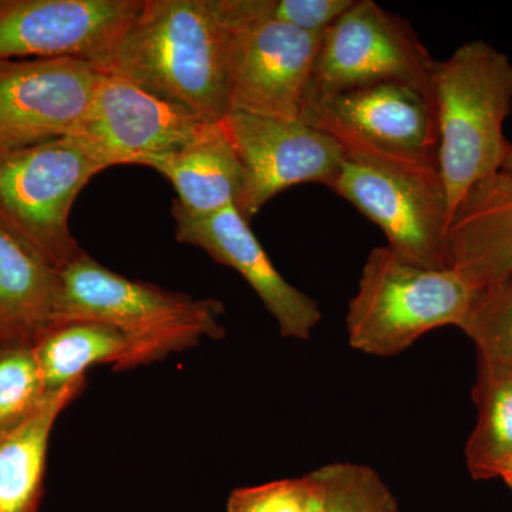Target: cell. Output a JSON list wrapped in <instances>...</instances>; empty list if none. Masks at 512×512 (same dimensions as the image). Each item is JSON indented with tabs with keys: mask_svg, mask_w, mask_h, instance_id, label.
Here are the masks:
<instances>
[{
	"mask_svg": "<svg viewBox=\"0 0 512 512\" xmlns=\"http://www.w3.org/2000/svg\"><path fill=\"white\" fill-rule=\"evenodd\" d=\"M228 29L215 0H144L94 66L208 123L231 113Z\"/></svg>",
	"mask_w": 512,
	"mask_h": 512,
	"instance_id": "obj_1",
	"label": "cell"
},
{
	"mask_svg": "<svg viewBox=\"0 0 512 512\" xmlns=\"http://www.w3.org/2000/svg\"><path fill=\"white\" fill-rule=\"evenodd\" d=\"M430 92L439 133V173L448 212L473 185L503 170L510 141L512 62L485 40H471L446 60H433Z\"/></svg>",
	"mask_w": 512,
	"mask_h": 512,
	"instance_id": "obj_2",
	"label": "cell"
},
{
	"mask_svg": "<svg viewBox=\"0 0 512 512\" xmlns=\"http://www.w3.org/2000/svg\"><path fill=\"white\" fill-rule=\"evenodd\" d=\"M477 289L454 269L412 264L389 247L367 256L359 288L349 303L350 346L390 357L444 326L463 328Z\"/></svg>",
	"mask_w": 512,
	"mask_h": 512,
	"instance_id": "obj_3",
	"label": "cell"
},
{
	"mask_svg": "<svg viewBox=\"0 0 512 512\" xmlns=\"http://www.w3.org/2000/svg\"><path fill=\"white\" fill-rule=\"evenodd\" d=\"M222 313L220 301L133 281L84 251L59 271L55 325L76 320L106 323L181 352L202 338H224Z\"/></svg>",
	"mask_w": 512,
	"mask_h": 512,
	"instance_id": "obj_4",
	"label": "cell"
},
{
	"mask_svg": "<svg viewBox=\"0 0 512 512\" xmlns=\"http://www.w3.org/2000/svg\"><path fill=\"white\" fill-rule=\"evenodd\" d=\"M103 170L76 137L0 147V224L60 271L83 252L69 227L74 201Z\"/></svg>",
	"mask_w": 512,
	"mask_h": 512,
	"instance_id": "obj_5",
	"label": "cell"
},
{
	"mask_svg": "<svg viewBox=\"0 0 512 512\" xmlns=\"http://www.w3.org/2000/svg\"><path fill=\"white\" fill-rule=\"evenodd\" d=\"M301 120L335 138L345 157L439 173L429 86L393 82L308 97Z\"/></svg>",
	"mask_w": 512,
	"mask_h": 512,
	"instance_id": "obj_6",
	"label": "cell"
},
{
	"mask_svg": "<svg viewBox=\"0 0 512 512\" xmlns=\"http://www.w3.org/2000/svg\"><path fill=\"white\" fill-rule=\"evenodd\" d=\"M228 29L231 111L299 120L320 35L249 15L242 0H215Z\"/></svg>",
	"mask_w": 512,
	"mask_h": 512,
	"instance_id": "obj_7",
	"label": "cell"
},
{
	"mask_svg": "<svg viewBox=\"0 0 512 512\" xmlns=\"http://www.w3.org/2000/svg\"><path fill=\"white\" fill-rule=\"evenodd\" d=\"M329 190L382 229L387 247L412 264L450 269L446 194L439 173L345 157Z\"/></svg>",
	"mask_w": 512,
	"mask_h": 512,
	"instance_id": "obj_8",
	"label": "cell"
},
{
	"mask_svg": "<svg viewBox=\"0 0 512 512\" xmlns=\"http://www.w3.org/2000/svg\"><path fill=\"white\" fill-rule=\"evenodd\" d=\"M433 60L409 20L373 0H355L320 35L305 99L382 83L430 87Z\"/></svg>",
	"mask_w": 512,
	"mask_h": 512,
	"instance_id": "obj_9",
	"label": "cell"
},
{
	"mask_svg": "<svg viewBox=\"0 0 512 512\" xmlns=\"http://www.w3.org/2000/svg\"><path fill=\"white\" fill-rule=\"evenodd\" d=\"M222 124L242 165L235 207L249 222L272 198L295 185L330 188L345 161V151L335 138L301 119L231 111Z\"/></svg>",
	"mask_w": 512,
	"mask_h": 512,
	"instance_id": "obj_10",
	"label": "cell"
},
{
	"mask_svg": "<svg viewBox=\"0 0 512 512\" xmlns=\"http://www.w3.org/2000/svg\"><path fill=\"white\" fill-rule=\"evenodd\" d=\"M101 77L99 67L79 57L0 62V147L76 137Z\"/></svg>",
	"mask_w": 512,
	"mask_h": 512,
	"instance_id": "obj_11",
	"label": "cell"
},
{
	"mask_svg": "<svg viewBox=\"0 0 512 512\" xmlns=\"http://www.w3.org/2000/svg\"><path fill=\"white\" fill-rule=\"evenodd\" d=\"M143 5L144 0H0V62H97Z\"/></svg>",
	"mask_w": 512,
	"mask_h": 512,
	"instance_id": "obj_12",
	"label": "cell"
},
{
	"mask_svg": "<svg viewBox=\"0 0 512 512\" xmlns=\"http://www.w3.org/2000/svg\"><path fill=\"white\" fill-rule=\"evenodd\" d=\"M207 123L123 77L103 73L92 110L76 138L106 168L144 165L184 147Z\"/></svg>",
	"mask_w": 512,
	"mask_h": 512,
	"instance_id": "obj_13",
	"label": "cell"
},
{
	"mask_svg": "<svg viewBox=\"0 0 512 512\" xmlns=\"http://www.w3.org/2000/svg\"><path fill=\"white\" fill-rule=\"evenodd\" d=\"M178 242L201 248L218 264L237 271L254 289L284 338L308 340L322 320L319 303L279 274L235 205L204 217L171 207Z\"/></svg>",
	"mask_w": 512,
	"mask_h": 512,
	"instance_id": "obj_14",
	"label": "cell"
},
{
	"mask_svg": "<svg viewBox=\"0 0 512 512\" xmlns=\"http://www.w3.org/2000/svg\"><path fill=\"white\" fill-rule=\"evenodd\" d=\"M451 269L474 288L512 271V173L500 170L473 185L457 205L447 232Z\"/></svg>",
	"mask_w": 512,
	"mask_h": 512,
	"instance_id": "obj_15",
	"label": "cell"
},
{
	"mask_svg": "<svg viewBox=\"0 0 512 512\" xmlns=\"http://www.w3.org/2000/svg\"><path fill=\"white\" fill-rule=\"evenodd\" d=\"M33 349L47 392H56L83 379L93 366L131 369L174 353L170 346L157 340L89 320L57 323L37 340Z\"/></svg>",
	"mask_w": 512,
	"mask_h": 512,
	"instance_id": "obj_16",
	"label": "cell"
},
{
	"mask_svg": "<svg viewBox=\"0 0 512 512\" xmlns=\"http://www.w3.org/2000/svg\"><path fill=\"white\" fill-rule=\"evenodd\" d=\"M153 168L173 185V207L192 217H204L237 204L242 165L224 124L207 123L194 140L173 153L151 158Z\"/></svg>",
	"mask_w": 512,
	"mask_h": 512,
	"instance_id": "obj_17",
	"label": "cell"
},
{
	"mask_svg": "<svg viewBox=\"0 0 512 512\" xmlns=\"http://www.w3.org/2000/svg\"><path fill=\"white\" fill-rule=\"evenodd\" d=\"M59 271L0 224V346H35L55 325Z\"/></svg>",
	"mask_w": 512,
	"mask_h": 512,
	"instance_id": "obj_18",
	"label": "cell"
},
{
	"mask_svg": "<svg viewBox=\"0 0 512 512\" xmlns=\"http://www.w3.org/2000/svg\"><path fill=\"white\" fill-rule=\"evenodd\" d=\"M84 386L86 377L47 393L29 419L0 434V512H39L53 427Z\"/></svg>",
	"mask_w": 512,
	"mask_h": 512,
	"instance_id": "obj_19",
	"label": "cell"
},
{
	"mask_svg": "<svg viewBox=\"0 0 512 512\" xmlns=\"http://www.w3.org/2000/svg\"><path fill=\"white\" fill-rule=\"evenodd\" d=\"M473 399L478 416L467 441V467L476 480H491L512 457V376L477 369Z\"/></svg>",
	"mask_w": 512,
	"mask_h": 512,
	"instance_id": "obj_20",
	"label": "cell"
},
{
	"mask_svg": "<svg viewBox=\"0 0 512 512\" xmlns=\"http://www.w3.org/2000/svg\"><path fill=\"white\" fill-rule=\"evenodd\" d=\"M461 330L476 343L478 369L512 376V271L477 289Z\"/></svg>",
	"mask_w": 512,
	"mask_h": 512,
	"instance_id": "obj_21",
	"label": "cell"
},
{
	"mask_svg": "<svg viewBox=\"0 0 512 512\" xmlns=\"http://www.w3.org/2000/svg\"><path fill=\"white\" fill-rule=\"evenodd\" d=\"M316 474L319 487L311 512H400L392 491L373 468L333 463Z\"/></svg>",
	"mask_w": 512,
	"mask_h": 512,
	"instance_id": "obj_22",
	"label": "cell"
},
{
	"mask_svg": "<svg viewBox=\"0 0 512 512\" xmlns=\"http://www.w3.org/2000/svg\"><path fill=\"white\" fill-rule=\"evenodd\" d=\"M47 393L33 346H0V434L29 419Z\"/></svg>",
	"mask_w": 512,
	"mask_h": 512,
	"instance_id": "obj_23",
	"label": "cell"
},
{
	"mask_svg": "<svg viewBox=\"0 0 512 512\" xmlns=\"http://www.w3.org/2000/svg\"><path fill=\"white\" fill-rule=\"evenodd\" d=\"M318 487L315 470L298 478L237 488L228 497L227 512H311Z\"/></svg>",
	"mask_w": 512,
	"mask_h": 512,
	"instance_id": "obj_24",
	"label": "cell"
},
{
	"mask_svg": "<svg viewBox=\"0 0 512 512\" xmlns=\"http://www.w3.org/2000/svg\"><path fill=\"white\" fill-rule=\"evenodd\" d=\"M353 2L355 0H242V5L255 18L275 20L320 35Z\"/></svg>",
	"mask_w": 512,
	"mask_h": 512,
	"instance_id": "obj_25",
	"label": "cell"
},
{
	"mask_svg": "<svg viewBox=\"0 0 512 512\" xmlns=\"http://www.w3.org/2000/svg\"><path fill=\"white\" fill-rule=\"evenodd\" d=\"M497 478L504 480L505 484H507L512 490V457L504 464L503 467L500 468Z\"/></svg>",
	"mask_w": 512,
	"mask_h": 512,
	"instance_id": "obj_26",
	"label": "cell"
},
{
	"mask_svg": "<svg viewBox=\"0 0 512 512\" xmlns=\"http://www.w3.org/2000/svg\"><path fill=\"white\" fill-rule=\"evenodd\" d=\"M503 170L510 171V173H512V143L510 144V148H508L507 158H505Z\"/></svg>",
	"mask_w": 512,
	"mask_h": 512,
	"instance_id": "obj_27",
	"label": "cell"
}]
</instances>
